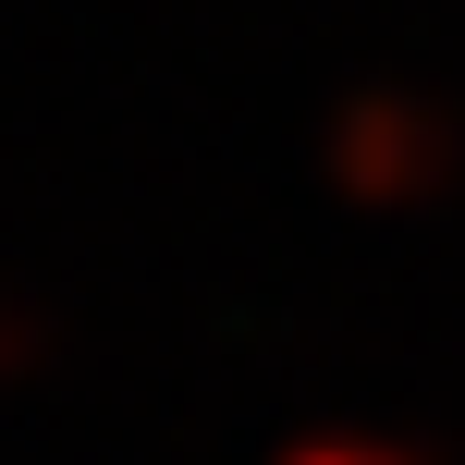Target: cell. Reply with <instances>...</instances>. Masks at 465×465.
Here are the masks:
<instances>
[{
  "instance_id": "1",
  "label": "cell",
  "mask_w": 465,
  "mask_h": 465,
  "mask_svg": "<svg viewBox=\"0 0 465 465\" xmlns=\"http://www.w3.org/2000/svg\"><path fill=\"white\" fill-rule=\"evenodd\" d=\"M319 184L355 221H429L465 184V123L453 98H429L417 74H355L319 111Z\"/></svg>"
},
{
  "instance_id": "2",
  "label": "cell",
  "mask_w": 465,
  "mask_h": 465,
  "mask_svg": "<svg viewBox=\"0 0 465 465\" xmlns=\"http://www.w3.org/2000/svg\"><path fill=\"white\" fill-rule=\"evenodd\" d=\"M270 465H441V453H429V429H392V417H319Z\"/></svg>"
},
{
  "instance_id": "3",
  "label": "cell",
  "mask_w": 465,
  "mask_h": 465,
  "mask_svg": "<svg viewBox=\"0 0 465 465\" xmlns=\"http://www.w3.org/2000/svg\"><path fill=\"white\" fill-rule=\"evenodd\" d=\"M49 355H62V319H49L37 294H13V282H0V404H13V392H37V380H49Z\"/></svg>"
}]
</instances>
